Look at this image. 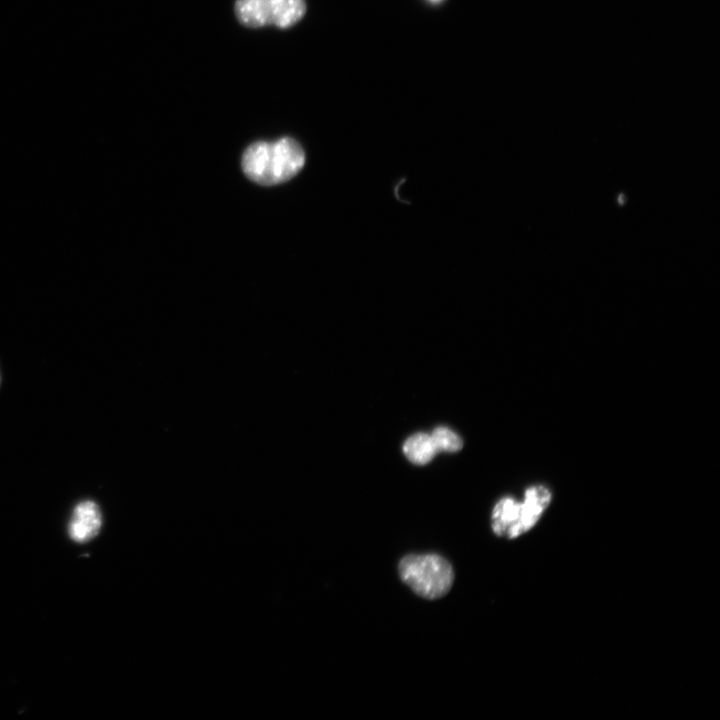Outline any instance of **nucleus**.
<instances>
[{"label":"nucleus","instance_id":"nucleus-4","mask_svg":"<svg viewBox=\"0 0 720 720\" xmlns=\"http://www.w3.org/2000/svg\"><path fill=\"white\" fill-rule=\"evenodd\" d=\"M102 526V514L97 503L85 500L78 503L72 512L68 534L78 543H85L94 538Z\"/></svg>","mask_w":720,"mask_h":720},{"label":"nucleus","instance_id":"nucleus-7","mask_svg":"<svg viewBox=\"0 0 720 720\" xmlns=\"http://www.w3.org/2000/svg\"><path fill=\"white\" fill-rule=\"evenodd\" d=\"M431 438L437 451L455 452L462 447L461 438L447 427L436 428L432 432Z\"/></svg>","mask_w":720,"mask_h":720},{"label":"nucleus","instance_id":"nucleus-3","mask_svg":"<svg viewBox=\"0 0 720 720\" xmlns=\"http://www.w3.org/2000/svg\"><path fill=\"white\" fill-rule=\"evenodd\" d=\"M304 0H236L239 21L248 27L273 25L288 28L305 14Z\"/></svg>","mask_w":720,"mask_h":720},{"label":"nucleus","instance_id":"nucleus-2","mask_svg":"<svg viewBox=\"0 0 720 720\" xmlns=\"http://www.w3.org/2000/svg\"><path fill=\"white\" fill-rule=\"evenodd\" d=\"M401 579L418 595L427 599L444 596L451 588V564L437 554H409L399 563Z\"/></svg>","mask_w":720,"mask_h":720},{"label":"nucleus","instance_id":"nucleus-5","mask_svg":"<svg viewBox=\"0 0 720 720\" xmlns=\"http://www.w3.org/2000/svg\"><path fill=\"white\" fill-rule=\"evenodd\" d=\"M551 498V491L544 485H534L526 489L519 507L517 537L529 531L537 523Z\"/></svg>","mask_w":720,"mask_h":720},{"label":"nucleus","instance_id":"nucleus-1","mask_svg":"<svg viewBox=\"0 0 720 720\" xmlns=\"http://www.w3.org/2000/svg\"><path fill=\"white\" fill-rule=\"evenodd\" d=\"M305 163L302 147L292 138L251 144L242 157L248 178L262 185L285 182L295 176Z\"/></svg>","mask_w":720,"mask_h":720},{"label":"nucleus","instance_id":"nucleus-8","mask_svg":"<svg viewBox=\"0 0 720 720\" xmlns=\"http://www.w3.org/2000/svg\"><path fill=\"white\" fill-rule=\"evenodd\" d=\"M429 1H431V2H440V1H442V0H429Z\"/></svg>","mask_w":720,"mask_h":720},{"label":"nucleus","instance_id":"nucleus-9","mask_svg":"<svg viewBox=\"0 0 720 720\" xmlns=\"http://www.w3.org/2000/svg\"><path fill=\"white\" fill-rule=\"evenodd\" d=\"M0 382H1V374H0Z\"/></svg>","mask_w":720,"mask_h":720},{"label":"nucleus","instance_id":"nucleus-6","mask_svg":"<svg viewBox=\"0 0 720 720\" xmlns=\"http://www.w3.org/2000/svg\"><path fill=\"white\" fill-rule=\"evenodd\" d=\"M406 457L415 464H426L432 460L437 450L431 435L417 433L409 437L403 446Z\"/></svg>","mask_w":720,"mask_h":720}]
</instances>
